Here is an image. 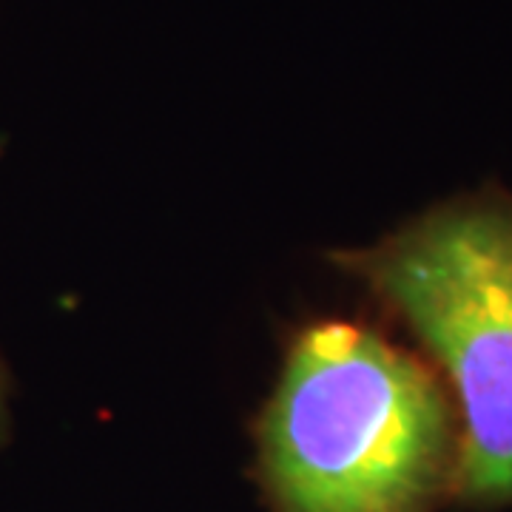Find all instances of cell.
Listing matches in <instances>:
<instances>
[{"label": "cell", "mask_w": 512, "mask_h": 512, "mask_svg": "<svg viewBox=\"0 0 512 512\" xmlns=\"http://www.w3.org/2000/svg\"><path fill=\"white\" fill-rule=\"evenodd\" d=\"M453 450L436 379L350 322L299 336L262 424L265 481L282 512H424Z\"/></svg>", "instance_id": "1"}, {"label": "cell", "mask_w": 512, "mask_h": 512, "mask_svg": "<svg viewBox=\"0 0 512 512\" xmlns=\"http://www.w3.org/2000/svg\"><path fill=\"white\" fill-rule=\"evenodd\" d=\"M439 356L464 413L461 498H512V205H447L376 248L339 256Z\"/></svg>", "instance_id": "2"}]
</instances>
